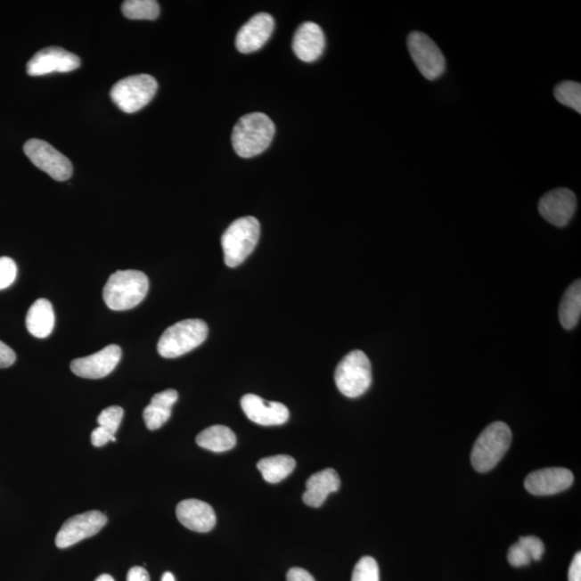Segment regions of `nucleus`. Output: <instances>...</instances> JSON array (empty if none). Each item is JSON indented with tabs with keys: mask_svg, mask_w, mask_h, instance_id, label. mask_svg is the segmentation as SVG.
Segmentation results:
<instances>
[{
	"mask_svg": "<svg viewBox=\"0 0 581 581\" xmlns=\"http://www.w3.org/2000/svg\"><path fill=\"white\" fill-rule=\"evenodd\" d=\"M523 546L528 549V552H530L532 560L539 561L542 559L544 546L541 539L536 536H523L519 539Z\"/></svg>",
	"mask_w": 581,
	"mask_h": 581,
	"instance_id": "7c9ffc66",
	"label": "nucleus"
},
{
	"mask_svg": "<svg viewBox=\"0 0 581 581\" xmlns=\"http://www.w3.org/2000/svg\"><path fill=\"white\" fill-rule=\"evenodd\" d=\"M209 325L200 319H188L169 326L158 344L160 356L179 357L200 346L209 336Z\"/></svg>",
	"mask_w": 581,
	"mask_h": 581,
	"instance_id": "39448f33",
	"label": "nucleus"
},
{
	"mask_svg": "<svg viewBox=\"0 0 581 581\" xmlns=\"http://www.w3.org/2000/svg\"><path fill=\"white\" fill-rule=\"evenodd\" d=\"M122 356L121 348L110 345L96 354L71 362V372L86 380H101L114 371Z\"/></svg>",
	"mask_w": 581,
	"mask_h": 581,
	"instance_id": "f8f14e48",
	"label": "nucleus"
},
{
	"mask_svg": "<svg viewBox=\"0 0 581 581\" xmlns=\"http://www.w3.org/2000/svg\"><path fill=\"white\" fill-rule=\"evenodd\" d=\"M178 392L174 389L155 394L143 412L144 422L149 430H159L168 421L171 408L178 401Z\"/></svg>",
	"mask_w": 581,
	"mask_h": 581,
	"instance_id": "aec40b11",
	"label": "nucleus"
},
{
	"mask_svg": "<svg viewBox=\"0 0 581 581\" xmlns=\"http://www.w3.org/2000/svg\"><path fill=\"white\" fill-rule=\"evenodd\" d=\"M292 46L300 61L311 63L318 60L325 48L323 30L314 22L303 23L294 35Z\"/></svg>",
	"mask_w": 581,
	"mask_h": 581,
	"instance_id": "a211bd4d",
	"label": "nucleus"
},
{
	"mask_svg": "<svg viewBox=\"0 0 581 581\" xmlns=\"http://www.w3.org/2000/svg\"><path fill=\"white\" fill-rule=\"evenodd\" d=\"M295 465L297 462L290 455L279 454L262 459L258 463V469L269 484H278L292 474Z\"/></svg>",
	"mask_w": 581,
	"mask_h": 581,
	"instance_id": "b1692460",
	"label": "nucleus"
},
{
	"mask_svg": "<svg viewBox=\"0 0 581 581\" xmlns=\"http://www.w3.org/2000/svg\"><path fill=\"white\" fill-rule=\"evenodd\" d=\"M116 436L112 435L110 432H108L107 430L98 427L91 435V442L95 447H102V446L107 445L110 442H116Z\"/></svg>",
	"mask_w": 581,
	"mask_h": 581,
	"instance_id": "2f4dec72",
	"label": "nucleus"
},
{
	"mask_svg": "<svg viewBox=\"0 0 581 581\" xmlns=\"http://www.w3.org/2000/svg\"><path fill=\"white\" fill-rule=\"evenodd\" d=\"M158 91V82L152 76L135 75L118 81L110 96L116 105L127 113H134L147 106Z\"/></svg>",
	"mask_w": 581,
	"mask_h": 581,
	"instance_id": "0eeeda50",
	"label": "nucleus"
},
{
	"mask_svg": "<svg viewBox=\"0 0 581 581\" xmlns=\"http://www.w3.org/2000/svg\"><path fill=\"white\" fill-rule=\"evenodd\" d=\"M577 209V200L569 189H556L544 194L538 202L539 214L552 225H568Z\"/></svg>",
	"mask_w": 581,
	"mask_h": 581,
	"instance_id": "ddd939ff",
	"label": "nucleus"
},
{
	"mask_svg": "<svg viewBox=\"0 0 581 581\" xmlns=\"http://www.w3.org/2000/svg\"><path fill=\"white\" fill-rule=\"evenodd\" d=\"M123 416L124 411L121 407L111 406L102 412L97 418V422L101 428L107 430L112 435H116L119 428H120Z\"/></svg>",
	"mask_w": 581,
	"mask_h": 581,
	"instance_id": "cd10ccee",
	"label": "nucleus"
},
{
	"mask_svg": "<svg viewBox=\"0 0 581 581\" xmlns=\"http://www.w3.org/2000/svg\"><path fill=\"white\" fill-rule=\"evenodd\" d=\"M274 136V124L266 114L249 113L233 129L232 143L241 158L251 159L266 151Z\"/></svg>",
	"mask_w": 581,
	"mask_h": 581,
	"instance_id": "f257e3e1",
	"label": "nucleus"
},
{
	"mask_svg": "<svg viewBox=\"0 0 581 581\" xmlns=\"http://www.w3.org/2000/svg\"><path fill=\"white\" fill-rule=\"evenodd\" d=\"M274 20L271 14L258 13L242 26L236 37V48L241 53H252L262 48L272 37Z\"/></svg>",
	"mask_w": 581,
	"mask_h": 581,
	"instance_id": "2eb2a0df",
	"label": "nucleus"
},
{
	"mask_svg": "<svg viewBox=\"0 0 581 581\" xmlns=\"http://www.w3.org/2000/svg\"><path fill=\"white\" fill-rule=\"evenodd\" d=\"M127 581H150V576L144 568L134 567L129 569Z\"/></svg>",
	"mask_w": 581,
	"mask_h": 581,
	"instance_id": "c9c22d12",
	"label": "nucleus"
},
{
	"mask_svg": "<svg viewBox=\"0 0 581 581\" xmlns=\"http://www.w3.org/2000/svg\"><path fill=\"white\" fill-rule=\"evenodd\" d=\"M380 567L375 559L363 557L356 563L351 581H380Z\"/></svg>",
	"mask_w": 581,
	"mask_h": 581,
	"instance_id": "bb28decb",
	"label": "nucleus"
},
{
	"mask_svg": "<svg viewBox=\"0 0 581 581\" xmlns=\"http://www.w3.org/2000/svg\"><path fill=\"white\" fill-rule=\"evenodd\" d=\"M507 558L508 562L513 568L526 567V565L530 564L532 561L530 552H528V549L520 542L512 544L510 552H508Z\"/></svg>",
	"mask_w": 581,
	"mask_h": 581,
	"instance_id": "c756f323",
	"label": "nucleus"
},
{
	"mask_svg": "<svg viewBox=\"0 0 581 581\" xmlns=\"http://www.w3.org/2000/svg\"><path fill=\"white\" fill-rule=\"evenodd\" d=\"M335 382L341 394L350 398L363 396L372 385V364L364 352L354 350L340 362Z\"/></svg>",
	"mask_w": 581,
	"mask_h": 581,
	"instance_id": "423d86ee",
	"label": "nucleus"
},
{
	"mask_svg": "<svg viewBox=\"0 0 581 581\" xmlns=\"http://www.w3.org/2000/svg\"><path fill=\"white\" fill-rule=\"evenodd\" d=\"M105 513L98 511H87L71 517L61 528L55 538L56 547L65 549L96 536L106 526Z\"/></svg>",
	"mask_w": 581,
	"mask_h": 581,
	"instance_id": "9d476101",
	"label": "nucleus"
},
{
	"mask_svg": "<svg viewBox=\"0 0 581 581\" xmlns=\"http://www.w3.org/2000/svg\"><path fill=\"white\" fill-rule=\"evenodd\" d=\"M176 513L181 525L194 532H209L217 523L214 508L200 500L190 499L180 502Z\"/></svg>",
	"mask_w": 581,
	"mask_h": 581,
	"instance_id": "f3484780",
	"label": "nucleus"
},
{
	"mask_svg": "<svg viewBox=\"0 0 581 581\" xmlns=\"http://www.w3.org/2000/svg\"><path fill=\"white\" fill-rule=\"evenodd\" d=\"M409 53L418 70L428 80L434 81L444 75L446 60L443 52L432 39L421 32H413L407 40Z\"/></svg>",
	"mask_w": 581,
	"mask_h": 581,
	"instance_id": "6e6552de",
	"label": "nucleus"
},
{
	"mask_svg": "<svg viewBox=\"0 0 581 581\" xmlns=\"http://www.w3.org/2000/svg\"><path fill=\"white\" fill-rule=\"evenodd\" d=\"M340 479L333 469H326L314 474L306 482L303 501L310 507H320L328 499L331 493L340 490Z\"/></svg>",
	"mask_w": 581,
	"mask_h": 581,
	"instance_id": "6ab92c4d",
	"label": "nucleus"
},
{
	"mask_svg": "<svg viewBox=\"0 0 581 581\" xmlns=\"http://www.w3.org/2000/svg\"><path fill=\"white\" fill-rule=\"evenodd\" d=\"M162 581H176L174 575L168 572L163 575Z\"/></svg>",
	"mask_w": 581,
	"mask_h": 581,
	"instance_id": "4c0bfd02",
	"label": "nucleus"
},
{
	"mask_svg": "<svg viewBox=\"0 0 581 581\" xmlns=\"http://www.w3.org/2000/svg\"><path fill=\"white\" fill-rule=\"evenodd\" d=\"M81 66L79 56L60 46H49L40 50L28 63L29 76H45L53 72H70Z\"/></svg>",
	"mask_w": 581,
	"mask_h": 581,
	"instance_id": "9b49d317",
	"label": "nucleus"
},
{
	"mask_svg": "<svg viewBox=\"0 0 581 581\" xmlns=\"http://www.w3.org/2000/svg\"><path fill=\"white\" fill-rule=\"evenodd\" d=\"M569 581H581V553L575 554L569 570Z\"/></svg>",
	"mask_w": 581,
	"mask_h": 581,
	"instance_id": "f704fd0d",
	"label": "nucleus"
},
{
	"mask_svg": "<svg viewBox=\"0 0 581 581\" xmlns=\"http://www.w3.org/2000/svg\"><path fill=\"white\" fill-rule=\"evenodd\" d=\"M200 447L210 450L212 453H225L235 447L236 435L225 425H214L202 430L196 438Z\"/></svg>",
	"mask_w": 581,
	"mask_h": 581,
	"instance_id": "4be33fe9",
	"label": "nucleus"
},
{
	"mask_svg": "<svg viewBox=\"0 0 581 581\" xmlns=\"http://www.w3.org/2000/svg\"><path fill=\"white\" fill-rule=\"evenodd\" d=\"M512 434L504 422L497 421L487 427L477 438L471 461L479 473H487L495 468L511 445Z\"/></svg>",
	"mask_w": 581,
	"mask_h": 581,
	"instance_id": "7ed1b4c3",
	"label": "nucleus"
},
{
	"mask_svg": "<svg viewBox=\"0 0 581 581\" xmlns=\"http://www.w3.org/2000/svg\"><path fill=\"white\" fill-rule=\"evenodd\" d=\"M148 290L149 279L143 272L119 271L108 279L102 295L109 308L123 311L136 307Z\"/></svg>",
	"mask_w": 581,
	"mask_h": 581,
	"instance_id": "f03ea898",
	"label": "nucleus"
},
{
	"mask_svg": "<svg viewBox=\"0 0 581 581\" xmlns=\"http://www.w3.org/2000/svg\"><path fill=\"white\" fill-rule=\"evenodd\" d=\"M554 97L562 105L581 112V86L574 81L559 83L554 89Z\"/></svg>",
	"mask_w": 581,
	"mask_h": 581,
	"instance_id": "a878e982",
	"label": "nucleus"
},
{
	"mask_svg": "<svg viewBox=\"0 0 581 581\" xmlns=\"http://www.w3.org/2000/svg\"><path fill=\"white\" fill-rule=\"evenodd\" d=\"M241 404L248 419L264 427L284 424L290 417L289 409L283 404L267 402L256 394H246L242 397Z\"/></svg>",
	"mask_w": 581,
	"mask_h": 581,
	"instance_id": "4468645a",
	"label": "nucleus"
},
{
	"mask_svg": "<svg viewBox=\"0 0 581 581\" xmlns=\"http://www.w3.org/2000/svg\"><path fill=\"white\" fill-rule=\"evenodd\" d=\"M580 315L581 282L578 279L565 290L559 308L560 323L565 330H573L579 323Z\"/></svg>",
	"mask_w": 581,
	"mask_h": 581,
	"instance_id": "5701e85b",
	"label": "nucleus"
},
{
	"mask_svg": "<svg viewBox=\"0 0 581 581\" xmlns=\"http://www.w3.org/2000/svg\"><path fill=\"white\" fill-rule=\"evenodd\" d=\"M17 273V264L12 258H0V290L9 288L14 282Z\"/></svg>",
	"mask_w": 581,
	"mask_h": 581,
	"instance_id": "c85d7f7f",
	"label": "nucleus"
},
{
	"mask_svg": "<svg viewBox=\"0 0 581 581\" xmlns=\"http://www.w3.org/2000/svg\"><path fill=\"white\" fill-rule=\"evenodd\" d=\"M288 581H315L314 576L300 568L290 569L287 574Z\"/></svg>",
	"mask_w": 581,
	"mask_h": 581,
	"instance_id": "72a5a7b5",
	"label": "nucleus"
},
{
	"mask_svg": "<svg viewBox=\"0 0 581 581\" xmlns=\"http://www.w3.org/2000/svg\"><path fill=\"white\" fill-rule=\"evenodd\" d=\"M24 152L35 166L57 181L71 177L70 160L44 140L30 139L24 144Z\"/></svg>",
	"mask_w": 581,
	"mask_h": 581,
	"instance_id": "1a4fd4ad",
	"label": "nucleus"
},
{
	"mask_svg": "<svg viewBox=\"0 0 581 581\" xmlns=\"http://www.w3.org/2000/svg\"><path fill=\"white\" fill-rule=\"evenodd\" d=\"M15 360H17V356L15 352L4 344V342L0 341V368H7L14 364Z\"/></svg>",
	"mask_w": 581,
	"mask_h": 581,
	"instance_id": "473e14b6",
	"label": "nucleus"
},
{
	"mask_svg": "<svg viewBox=\"0 0 581 581\" xmlns=\"http://www.w3.org/2000/svg\"><path fill=\"white\" fill-rule=\"evenodd\" d=\"M573 482L572 471L552 468L532 471L526 479L525 487L533 495H552L568 490Z\"/></svg>",
	"mask_w": 581,
	"mask_h": 581,
	"instance_id": "dca6fc26",
	"label": "nucleus"
},
{
	"mask_svg": "<svg viewBox=\"0 0 581 581\" xmlns=\"http://www.w3.org/2000/svg\"><path fill=\"white\" fill-rule=\"evenodd\" d=\"M122 12L129 20H155L160 15V4L155 0H127Z\"/></svg>",
	"mask_w": 581,
	"mask_h": 581,
	"instance_id": "393cba45",
	"label": "nucleus"
},
{
	"mask_svg": "<svg viewBox=\"0 0 581 581\" xmlns=\"http://www.w3.org/2000/svg\"><path fill=\"white\" fill-rule=\"evenodd\" d=\"M95 581H114L112 576L108 574H102L100 577H97Z\"/></svg>",
	"mask_w": 581,
	"mask_h": 581,
	"instance_id": "e433bc0d",
	"label": "nucleus"
},
{
	"mask_svg": "<svg viewBox=\"0 0 581 581\" xmlns=\"http://www.w3.org/2000/svg\"><path fill=\"white\" fill-rule=\"evenodd\" d=\"M259 235L261 225L256 217H245L233 222L221 238L226 266L237 267L245 262L256 249Z\"/></svg>",
	"mask_w": 581,
	"mask_h": 581,
	"instance_id": "20e7f679",
	"label": "nucleus"
},
{
	"mask_svg": "<svg viewBox=\"0 0 581 581\" xmlns=\"http://www.w3.org/2000/svg\"><path fill=\"white\" fill-rule=\"evenodd\" d=\"M55 315L48 299H39L30 306L26 315V328L37 339H45L54 329Z\"/></svg>",
	"mask_w": 581,
	"mask_h": 581,
	"instance_id": "412c9836",
	"label": "nucleus"
}]
</instances>
